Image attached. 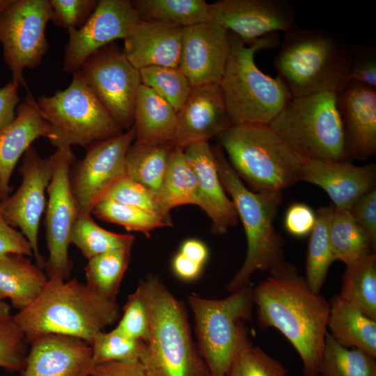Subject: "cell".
<instances>
[{
	"label": "cell",
	"mask_w": 376,
	"mask_h": 376,
	"mask_svg": "<svg viewBox=\"0 0 376 376\" xmlns=\"http://www.w3.org/2000/svg\"><path fill=\"white\" fill-rule=\"evenodd\" d=\"M260 328L279 330L299 354L304 376H319L327 334L329 301L313 291L295 265L285 261L253 288Z\"/></svg>",
	"instance_id": "cell-1"
},
{
	"label": "cell",
	"mask_w": 376,
	"mask_h": 376,
	"mask_svg": "<svg viewBox=\"0 0 376 376\" xmlns=\"http://www.w3.org/2000/svg\"><path fill=\"white\" fill-rule=\"evenodd\" d=\"M120 317L116 300L102 297L77 279L48 278L37 299L13 315L28 343L45 334L80 338L89 345Z\"/></svg>",
	"instance_id": "cell-2"
},
{
	"label": "cell",
	"mask_w": 376,
	"mask_h": 376,
	"mask_svg": "<svg viewBox=\"0 0 376 376\" xmlns=\"http://www.w3.org/2000/svg\"><path fill=\"white\" fill-rule=\"evenodd\" d=\"M147 308L150 334L139 362L147 376H210L192 339L185 306L160 278L138 285Z\"/></svg>",
	"instance_id": "cell-3"
},
{
	"label": "cell",
	"mask_w": 376,
	"mask_h": 376,
	"mask_svg": "<svg viewBox=\"0 0 376 376\" xmlns=\"http://www.w3.org/2000/svg\"><path fill=\"white\" fill-rule=\"evenodd\" d=\"M283 33L273 65L292 97L337 92L347 81L352 44L334 32L297 25Z\"/></svg>",
	"instance_id": "cell-4"
},
{
	"label": "cell",
	"mask_w": 376,
	"mask_h": 376,
	"mask_svg": "<svg viewBox=\"0 0 376 376\" xmlns=\"http://www.w3.org/2000/svg\"><path fill=\"white\" fill-rule=\"evenodd\" d=\"M229 52L219 84L233 125H269L292 96L278 77L262 72L255 63L257 52L278 46L279 36H266L246 45L228 32Z\"/></svg>",
	"instance_id": "cell-5"
},
{
	"label": "cell",
	"mask_w": 376,
	"mask_h": 376,
	"mask_svg": "<svg viewBox=\"0 0 376 376\" xmlns=\"http://www.w3.org/2000/svg\"><path fill=\"white\" fill-rule=\"evenodd\" d=\"M221 184L235 205L247 243L246 258L226 287L233 292L250 285L256 271H270L285 261L284 240L273 222L282 201L281 192L256 193L246 187L235 172L219 146L214 147Z\"/></svg>",
	"instance_id": "cell-6"
},
{
	"label": "cell",
	"mask_w": 376,
	"mask_h": 376,
	"mask_svg": "<svg viewBox=\"0 0 376 376\" xmlns=\"http://www.w3.org/2000/svg\"><path fill=\"white\" fill-rule=\"evenodd\" d=\"M217 138L230 166L252 191L281 193L300 180L305 159L269 125H233Z\"/></svg>",
	"instance_id": "cell-7"
},
{
	"label": "cell",
	"mask_w": 376,
	"mask_h": 376,
	"mask_svg": "<svg viewBox=\"0 0 376 376\" xmlns=\"http://www.w3.org/2000/svg\"><path fill=\"white\" fill-rule=\"evenodd\" d=\"M188 302L197 347L210 376H227L237 357L252 345L246 322L251 319L254 304L253 288L249 285L221 299L192 294Z\"/></svg>",
	"instance_id": "cell-8"
},
{
	"label": "cell",
	"mask_w": 376,
	"mask_h": 376,
	"mask_svg": "<svg viewBox=\"0 0 376 376\" xmlns=\"http://www.w3.org/2000/svg\"><path fill=\"white\" fill-rule=\"evenodd\" d=\"M269 126L304 159L347 160L336 92L292 97Z\"/></svg>",
	"instance_id": "cell-9"
},
{
	"label": "cell",
	"mask_w": 376,
	"mask_h": 376,
	"mask_svg": "<svg viewBox=\"0 0 376 376\" xmlns=\"http://www.w3.org/2000/svg\"><path fill=\"white\" fill-rule=\"evenodd\" d=\"M47 123L45 136L56 149L91 144L118 136L124 130L110 116L84 81L79 72L73 74L65 90L36 100Z\"/></svg>",
	"instance_id": "cell-10"
},
{
	"label": "cell",
	"mask_w": 376,
	"mask_h": 376,
	"mask_svg": "<svg viewBox=\"0 0 376 376\" xmlns=\"http://www.w3.org/2000/svg\"><path fill=\"white\" fill-rule=\"evenodd\" d=\"M50 17L49 0H13L0 16L3 60L12 81L26 90L23 71L38 67L46 54L49 44L45 27Z\"/></svg>",
	"instance_id": "cell-11"
},
{
	"label": "cell",
	"mask_w": 376,
	"mask_h": 376,
	"mask_svg": "<svg viewBox=\"0 0 376 376\" xmlns=\"http://www.w3.org/2000/svg\"><path fill=\"white\" fill-rule=\"evenodd\" d=\"M79 72L118 125L123 130H130L142 84L139 70L128 61L123 49L111 42L91 54Z\"/></svg>",
	"instance_id": "cell-12"
},
{
	"label": "cell",
	"mask_w": 376,
	"mask_h": 376,
	"mask_svg": "<svg viewBox=\"0 0 376 376\" xmlns=\"http://www.w3.org/2000/svg\"><path fill=\"white\" fill-rule=\"evenodd\" d=\"M49 158L52 175L45 220L49 256L45 267L47 278L57 274L68 280L73 266L68 253L70 237L79 214L70 184L75 156L71 148H67L56 149Z\"/></svg>",
	"instance_id": "cell-13"
},
{
	"label": "cell",
	"mask_w": 376,
	"mask_h": 376,
	"mask_svg": "<svg viewBox=\"0 0 376 376\" xmlns=\"http://www.w3.org/2000/svg\"><path fill=\"white\" fill-rule=\"evenodd\" d=\"M134 140L133 125L118 136L87 146L84 157L74 162L70 184L79 213H91L113 185L126 175L125 157Z\"/></svg>",
	"instance_id": "cell-14"
},
{
	"label": "cell",
	"mask_w": 376,
	"mask_h": 376,
	"mask_svg": "<svg viewBox=\"0 0 376 376\" xmlns=\"http://www.w3.org/2000/svg\"><path fill=\"white\" fill-rule=\"evenodd\" d=\"M18 170L22 182L14 194L0 201L1 210L9 225L19 228L32 248L36 265L42 269L45 261L39 251L38 230L51 180V160L49 157L42 158L31 146Z\"/></svg>",
	"instance_id": "cell-15"
},
{
	"label": "cell",
	"mask_w": 376,
	"mask_h": 376,
	"mask_svg": "<svg viewBox=\"0 0 376 376\" xmlns=\"http://www.w3.org/2000/svg\"><path fill=\"white\" fill-rule=\"evenodd\" d=\"M296 8L288 0H219L210 3V20L250 45L295 26Z\"/></svg>",
	"instance_id": "cell-16"
},
{
	"label": "cell",
	"mask_w": 376,
	"mask_h": 376,
	"mask_svg": "<svg viewBox=\"0 0 376 376\" xmlns=\"http://www.w3.org/2000/svg\"><path fill=\"white\" fill-rule=\"evenodd\" d=\"M131 1L100 0L86 23L69 29L63 70L74 74L94 52L117 39H124L141 22Z\"/></svg>",
	"instance_id": "cell-17"
},
{
	"label": "cell",
	"mask_w": 376,
	"mask_h": 376,
	"mask_svg": "<svg viewBox=\"0 0 376 376\" xmlns=\"http://www.w3.org/2000/svg\"><path fill=\"white\" fill-rule=\"evenodd\" d=\"M229 47L228 32L211 20L183 28L178 68L192 88L219 84Z\"/></svg>",
	"instance_id": "cell-18"
},
{
	"label": "cell",
	"mask_w": 376,
	"mask_h": 376,
	"mask_svg": "<svg viewBox=\"0 0 376 376\" xmlns=\"http://www.w3.org/2000/svg\"><path fill=\"white\" fill-rule=\"evenodd\" d=\"M231 125L219 85L194 87L177 112L176 130L171 145L184 149L193 143L209 141Z\"/></svg>",
	"instance_id": "cell-19"
},
{
	"label": "cell",
	"mask_w": 376,
	"mask_h": 376,
	"mask_svg": "<svg viewBox=\"0 0 376 376\" xmlns=\"http://www.w3.org/2000/svg\"><path fill=\"white\" fill-rule=\"evenodd\" d=\"M336 95L347 160H367L376 152V89L347 80Z\"/></svg>",
	"instance_id": "cell-20"
},
{
	"label": "cell",
	"mask_w": 376,
	"mask_h": 376,
	"mask_svg": "<svg viewBox=\"0 0 376 376\" xmlns=\"http://www.w3.org/2000/svg\"><path fill=\"white\" fill-rule=\"evenodd\" d=\"M22 376H89L91 345L72 336L49 334L33 338Z\"/></svg>",
	"instance_id": "cell-21"
},
{
	"label": "cell",
	"mask_w": 376,
	"mask_h": 376,
	"mask_svg": "<svg viewBox=\"0 0 376 376\" xmlns=\"http://www.w3.org/2000/svg\"><path fill=\"white\" fill-rule=\"evenodd\" d=\"M375 164L356 166L350 161L304 159L300 180L319 186L336 209L349 210L363 194L375 189Z\"/></svg>",
	"instance_id": "cell-22"
},
{
	"label": "cell",
	"mask_w": 376,
	"mask_h": 376,
	"mask_svg": "<svg viewBox=\"0 0 376 376\" xmlns=\"http://www.w3.org/2000/svg\"><path fill=\"white\" fill-rule=\"evenodd\" d=\"M184 152L196 176L201 208L212 221L211 231L224 235L237 225L238 217L221 184L214 148L208 141H203L187 146Z\"/></svg>",
	"instance_id": "cell-23"
},
{
	"label": "cell",
	"mask_w": 376,
	"mask_h": 376,
	"mask_svg": "<svg viewBox=\"0 0 376 376\" xmlns=\"http://www.w3.org/2000/svg\"><path fill=\"white\" fill-rule=\"evenodd\" d=\"M183 28L141 20L123 39V52L137 70L151 66L178 68Z\"/></svg>",
	"instance_id": "cell-24"
},
{
	"label": "cell",
	"mask_w": 376,
	"mask_h": 376,
	"mask_svg": "<svg viewBox=\"0 0 376 376\" xmlns=\"http://www.w3.org/2000/svg\"><path fill=\"white\" fill-rule=\"evenodd\" d=\"M46 130L47 123L29 91L17 106L15 118L0 131V201L10 193V181L17 162L35 140L45 136Z\"/></svg>",
	"instance_id": "cell-25"
},
{
	"label": "cell",
	"mask_w": 376,
	"mask_h": 376,
	"mask_svg": "<svg viewBox=\"0 0 376 376\" xmlns=\"http://www.w3.org/2000/svg\"><path fill=\"white\" fill-rule=\"evenodd\" d=\"M133 125L135 142L171 145L177 111L152 89L141 84L135 102Z\"/></svg>",
	"instance_id": "cell-26"
},
{
	"label": "cell",
	"mask_w": 376,
	"mask_h": 376,
	"mask_svg": "<svg viewBox=\"0 0 376 376\" xmlns=\"http://www.w3.org/2000/svg\"><path fill=\"white\" fill-rule=\"evenodd\" d=\"M47 280L42 269L26 256L0 254V301L8 298L15 308L24 310L37 299Z\"/></svg>",
	"instance_id": "cell-27"
},
{
	"label": "cell",
	"mask_w": 376,
	"mask_h": 376,
	"mask_svg": "<svg viewBox=\"0 0 376 376\" xmlns=\"http://www.w3.org/2000/svg\"><path fill=\"white\" fill-rule=\"evenodd\" d=\"M327 329L340 345L359 349L376 358V320L338 295L329 301Z\"/></svg>",
	"instance_id": "cell-28"
},
{
	"label": "cell",
	"mask_w": 376,
	"mask_h": 376,
	"mask_svg": "<svg viewBox=\"0 0 376 376\" xmlns=\"http://www.w3.org/2000/svg\"><path fill=\"white\" fill-rule=\"evenodd\" d=\"M156 199L160 214L172 225L170 212L173 208L182 205H194L201 207L196 176L184 149L173 146Z\"/></svg>",
	"instance_id": "cell-29"
},
{
	"label": "cell",
	"mask_w": 376,
	"mask_h": 376,
	"mask_svg": "<svg viewBox=\"0 0 376 376\" xmlns=\"http://www.w3.org/2000/svg\"><path fill=\"white\" fill-rule=\"evenodd\" d=\"M131 3L142 21L181 28L210 21V3L204 0H134Z\"/></svg>",
	"instance_id": "cell-30"
},
{
	"label": "cell",
	"mask_w": 376,
	"mask_h": 376,
	"mask_svg": "<svg viewBox=\"0 0 376 376\" xmlns=\"http://www.w3.org/2000/svg\"><path fill=\"white\" fill-rule=\"evenodd\" d=\"M172 148L169 144H146L134 141L125 157L126 175L148 188L157 198Z\"/></svg>",
	"instance_id": "cell-31"
},
{
	"label": "cell",
	"mask_w": 376,
	"mask_h": 376,
	"mask_svg": "<svg viewBox=\"0 0 376 376\" xmlns=\"http://www.w3.org/2000/svg\"><path fill=\"white\" fill-rule=\"evenodd\" d=\"M338 295L376 320V254L346 265Z\"/></svg>",
	"instance_id": "cell-32"
},
{
	"label": "cell",
	"mask_w": 376,
	"mask_h": 376,
	"mask_svg": "<svg viewBox=\"0 0 376 376\" xmlns=\"http://www.w3.org/2000/svg\"><path fill=\"white\" fill-rule=\"evenodd\" d=\"M334 210L333 204L319 208L310 233L304 278L310 288L318 293H320L328 270L334 262L329 240V224Z\"/></svg>",
	"instance_id": "cell-33"
},
{
	"label": "cell",
	"mask_w": 376,
	"mask_h": 376,
	"mask_svg": "<svg viewBox=\"0 0 376 376\" xmlns=\"http://www.w3.org/2000/svg\"><path fill=\"white\" fill-rule=\"evenodd\" d=\"M329 240L334 261L340 260L345 265L375 251L364 230L347 210L334 207L329 224Z\"/></svg>",
	"instance_id": "cell-34"
},
{
	"label": "cell",
	"mask_w": 376,
	"mask_h": 376,
	"mask_svg": "<svg viewBox=\"0 0 376 376\" xmlns=\"http://www.w3.org/2000/svg\"><path fill=\"white\" fill-rule=\"evenodd\" d=\"M131 251L132 248L114 249L88 260L84 268L86 284L102 297L116 300Z\"/></svg>",
	"instance_id": "cell-35"
},
{
	"label": "cell",
	"mask_w": 376,
	"mask_h": 376,
	"mask_svg": "<svg viewBox=\"0 0 376 376\" xmlns=\"http://www.w3.org/2000/svg\"><path fill=\"white\" fill-rule=\"evenodd\" d=\"M91 213H79L72 226L70 243L88 260L109 251L132 248L134 237L106 230L93 220Z\"/></svg>",
	"instance_id": "cell-36"
},
{
	"label": "cell",
	"mask_w": 376,
	"mask_h": 376,
	"mask_svg": "<svg viewBox=\"0 0 376 376\" xmlns=\"http://www.w3.org/2000/svg\"><path fill=\"white\" fill-rule=\"evenodd\" d=\"M322 376H376L375 358L338 344L327 333L319 369Z\"/></svg>",
	"instance_id": "cell-37"
},
{
	"label": "cell",
	"mask_w": 376,
	"mask_h": 376,
	"mask_svg": "<svg viewBox=\"0 0 376 376\" xmlns=\"http://www.w3.org/2000/svg\"><path fill=\"white\" fill-rule=\"evenodd\" d=\"M91 214L98 219L150 236V232L164 226H171L160 214L111 199H104L93 209Z\"/></svg>",
	"instance_id": "cell-38"
},
{
	"label": "cell",
	"mask_w": 376,
	"mask_h": 376,
	"mask_svg": "<svg viewBox=\"0 0 376 376\" xmlns=\"http://www.w3.org/2000/svg\"><path fill=\"white\" fill-rule=\"evenodd\" d=\"M141 84L165 100L178 112L192 86L179 68L151 66L139 70Z\"/></svg>",
	"instance_id": "cell-39"
},
{
	"label": "cell",
	"mask_w": 376,
	"mask_h": 376,
	"mask_svg": "<svg viewBox=\"0 0 376 376\" xmlns=\"http://www.w3.org/2000/svg\"><path fill=\"white\" fill-rule=\"evenodd\" d=\"M90 345L93 361L96 366L109 361H139L145 343L114 328L109 332L97 333Z\"/></svg>",
	"instance_id": "cell-40"
},
{
	"label": "cell",
	"mask_w": 376,
	"mask_h": 376,
	"mask_svg": "<svg viewBox=\"0 0 376 376\" xmlns=\"http://www.w3.org/2000/svg\"><path fill=\"white\" fill-rule=\"evenodd\" d=\"M27 343L13 315L0 318V368L11 370L23 369Z\"/></svg>",
	"instance_id": "cell-41"
},
{
	"label": "cell",
	"mask_w": 376,
	"mask_h": 376,
	"mask_svg": "<svg viewBox=\"0 0 376 376\" xmlns=\"http://www.w3.org/2000/svg\"><path fill=\"white\" fill-rule=\"evenodd\" d=\"M288 373L279 361L252 345L237 357L227 376H286Z\"/></svg>",
	"instance_id": "cell-42"
},
{
	"label": "cell",
	"mask_w": 376,
	"mask_h": 376,
	"mask_svg": "<svg viewBox=\"0 0 376 376\" xmlns=\"http://www.w3.org/2000/svg\"><path fill=\"white\" fill-rule=\"evenodd\" d=\"M115 329L144 343L147 342L150 334L149 318L146 306L138 287L129 295L123 307L121 318Z\"/></svg>",
	"instance_id": "cell-43"
},
{
	"label": "cell",
	"mask_w": 376,
	"mask_h": 376,
	"mask_svg": "<svg viewBox=\"0 0 376 376\" xmlns=\"http://www.w3.org/2000/svg\"><path fill=\"white\" fill-rule=\"evenodd\" d=\"M50 19L58 26L68 31L78 29L88 21L98 1L97 0H49Z\"/></svg>",
	"instance_id": "cell-44"
},
{
	"label": "cell",
	"mask_w": 376,
	"mask_h": 376,
	"mask_svg": "<svg viewBox=\"0 0 376 376\" xmlns=\"http://www.w3.org/2000/svg\"><path fill=\"white\" fill-rule=\"evenodd\" d=\"M104 199L113 200L160 214L155 195L127 175L113 185Z\"/></svg>",
	"instance_id": "cell-45"
},
{
	"label": "cell",
	"mask_w": 376,
	"mask_h": 376,
	"mask_svg": "<svg viewBox=\"0 0 376 376\" xmlns=\"http://www.w3.org/2000/svg\"><path fill=\"white\" fill-rule=\"evenodd\" d=\"M347 80L376 89V46L354 45Z\"/></svg>",
	"instance_id": "cell-46"
},
{
	"label": "cell",
	"mask_w": 376,
	"mask_h": 376,
	"mask_svg": "<svg viewBox=\"0 0 376 376\" xmlns=\"http://www.w3.org/2000/svg\"><path fill=\"white\" fill-rule=\"evenodd\" d=\"M357 224L364 230L372 247L376 246V189L361 196L349 210Z\"/></svg>",
	"instance_id": "cell-47"
},
{
	"label": "cell",
	"mask_w": 376,
	"mask_h": 376,
	"mask_svg": "<svg viewBox=\"0 0 376 376\" xmlns=\"http://www.w3.org/2000/svg\"><path fill=\"white\" fill-rule=\"evenodd\" d=\"M315 222V214L304 203H296L286 211L284 225L286 230L295 237H304L312 231Z\"/></svg>",
	"instance_id": "cell-48"
},
{
	"label": "cell",
	"mask_w": 376,
	"mask_h": 376,
	"mask_svg": "<svg viewBox=\"0 0 376 376\" xmlns=\"http://www.w3.org/2000/svg\"><path fill=\"white\" fill-rule=\"evenodd\" d=\"M8 253L26 256L33 255L32 248L24 235L7 223L0 205V254Z\"/></svg>",
	"instance_id": "cell-49"
},
{
	"label": "cell",
	"mask_w": 376,
	"mask_h": 376,
	"mask_svg": "<svg viewBox=\"0 0 376 376\" xmlns=\"http://www.w3.org/2000/svg\"><path fill=\"white\" fill-rule=\"evenodd\" d=\"M19 87L17 82L12 81L0 88V131L15 117V109L19 102Z\"/></svg>",
	"instance_id": "cell-50"
},
{
	"label": "cell",
	"mask_w": 376,
	"mask_h": 376,
	"mask_svg": "<svg viewBox=\"0 0 376 376\" xmlns=\"http://www.w3.org/2000/svg\"><path fill=\"white\" fill-rule=\"evenodd\" d=\"M89 376H147L139 361H109L94 366Z\"/></svg>",
	"instance_id": "cell-51"
},
{
	"label": "cell",
	"mask_w": 376,
	"mask_h": 376,
	"mask_svg": "<svg viewBox=\"0 0 376 376\" xmlns=\"http://www.w3.org/2000/svg\"><path fill=\"white\" fill-rule=\"evenodd\" d=\"M203 266L180 252L175 256L172 263L174 273L178 278L185 281L196 279L200 275Z\"/></svg>",
	"instance_id": "cell-52"
},
{
	"label": "cell",
	"mask_w": 376,
	"mask_h": 376,
	"mask_svg": "<svg viewBox=\"0 0 376 376\" xmlns=\"http://www.w3.org/2000/svg\"><path fill=\"white\" fill-rule=\"evenodd\" d=\"M179 252L189 259L202 265L206 262L208 256V251L205 244L196 239H189L185 241Z\"/></svg>",
	"instance_id": "cell-53"
},
{
	"label": "cell",
	"mask_w": 376,
	"mask_h": 376,
	"mask_svg": "<svg viewBox=\"0 0 376 376\" xmlns=\"http://www.w3.org/2000/svg\"><path fill=\"white\" fill-rule=\"evenodd\" d=\"M10 306L2 301H0V318L8 316L10 314Z\"/></svg>",
	"instance_id": "cell-54"
},
{
	"label": "cell",
	"mask_w": 376,
	"mask_h": 376,
	"mask_svg": "<svg viewBox=\"0 0 376 376\" xmlns=\"http://www.w3.org/2000/svg\"><path fill=\"white\" fill-rule=\"evenodd\" d=\"M13 0H0V16L6 9L13 3Z\"/></svg>",
	"instance_id": "cell-55"
}]
</instances>
